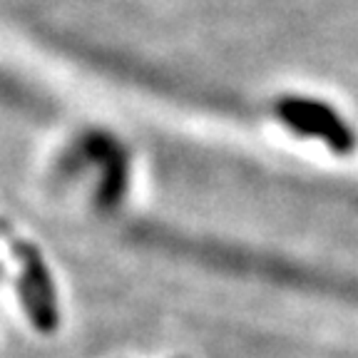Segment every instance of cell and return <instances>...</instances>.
Instances as JSON below:
<instances>
[{
  "label": "cell",
  "instance_id": "cell-1",
  "mask_svg": "<svg viewBox=\"0 0 358 358\" xmlns=\"http://www.w3.org/2000/svg\"><path fill=\"white\" fill-rule=\"evenodd\" d=\"M13 252L17 257V296L28 313L30 324L40 334H52L60 324V308H57V291L52 284V274L43 254L35 244L25 239H13Z\"/></svg>",
  "mask_w": 358,
  "mask_h": 358
},
{
  "label": "cell",
  "instance_id": "cell-2",
  "mask_svg": "<svg viewBox=\"0 0 358 358\" xmlns=\"http://www.w3.org/2000/svg\"><path fill=\"white\" fill-rule=\"evenodd\" d=\"M276 117L296 134L326 142L334 152H351L356 145L351 127L324 102L308 97H284L276 105Z\"/></svg>",
  "mask_w": 358,
  "mask_h": 358
},
{
  "label": "cell",
  "instance_id": "cell-3",
  "mask_svg": "<svg viewBox=\"0 0 358 358\" xmlns=\"http://www.w3.org/2000/svg\"><path fill=\"white\" fill-rule=\"evenodd\" d=\"M85 150L92 159L105 164V177H102L100 187V201L105 207H112L122 199L124 185H127V164H124V155L120 147L110 140V137H90L85 142Z\"/></svg>",
  "mask_w": 358,
  "mask_h": 358
}]
</instances>
